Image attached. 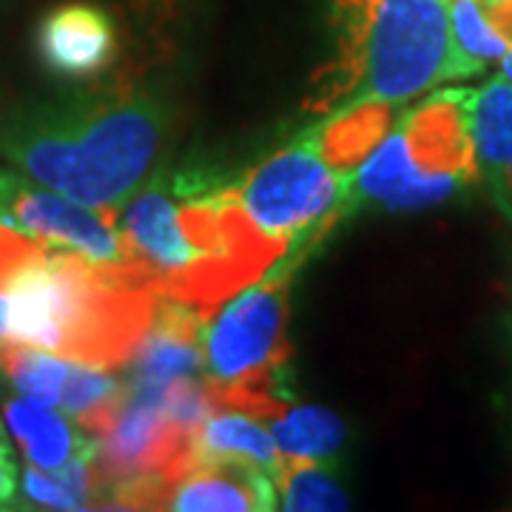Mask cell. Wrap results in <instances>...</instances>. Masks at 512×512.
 Segmentation results:
<instances>
[{"label": "cell", "mask_w": 512, "mask_h": 512, "mask_svg": "<svg viewBox=\"0 0 512 512\" xmlns=\"http://www.w3.org/2000/svg\"><path fill=\"white\" fill-rule=\"evenodd\" d=\"M0 441H9V436L3 433V424H0Z\"/></svg>", "instance_id": "cell-24"}, {"label": "cell", "mask_w": 512, "mask_h": 512, "mask_svg": "<svg viewBox=\"0 0 512 512\" xmlns=\"http://www.w3.org/2000/svg\"><path fill=\"white\" fill-rule=\"evenodd\" d=\"M345 183L348 177L339 174L302 131L291 146L251 168L239 183H231V191L262 234L291 248L305 239L319 242L342 220L339 200Z\"/></svg>", "instance_id": "cell-5"}, {"label": "cell", "mask_w": 512, "mask_h": 512, "mask_svg": "<svg viewBox=\"0 0 512 512\" xmlns=\"http://www.w3.org/2000/svg\"><path fill=\"white\" fill-rule=\"evenodd\" d=\"M69 359L29 345H0V376L15 387L18 396L32 402L60 404V390L69 373Z\"/></svg>", "instance_id": "cell-19"}, {"label": "cell", "mask_w": 512, "mask_h": 512, "mask_svg": "<svg viewBox=\"0 0 512 512\" xmlns=\"http://www.w3.org/2000/svg\"><path fill=\"white\" fill-rule=\"evenodd\" d=\"M18 498V464L12 458V444L0 441V510H12Z\"/></svg>", "instance_id": "cell-21"}, {"label": "cell", "mask_w": 512, "mask_h": 512, "mask_svg": "<svg viewBox=\"0 0 512 512\" xmlns=\"http://www.w3.org/2000/svg\"><path fill=\"white\" fill-rule=\"evenodd\" d=\"M157 299L131 262H97L0 225V345L123 370Z\"/></svg>", "instance_id": "cell-1"}, {"label": "cell", "mask_w": 512, "mask_h": 512, "mask_svg": "<svg viewBox=\"0 0 512 512\" xmlns=\"http://www.w3.org/2000/svg\"><path fill=\"white\" fill-rule=\"evenodd\" d=\"M126 396V382L111 367L72 362L60 390V410L92 439H100L111 427Z\"/></svg>", "instance_id": "cell-16"}, {"label": "cell", "mask_w": 512, "mask_h": 512, "mask_svg": "<svg viewBox=\"0 0 512 512\" xmlns=\"http://www.w3.org/2000/svg\"><path fill=\"white\" fill-rule=\"evenodd\" d=\"M234 458L248 461L256 470L274 481L285 464L279 456L274 433L262 424L259 416L237 407H211L208 416L194 430V461Z\"/></svg>", "instance_id": "cell-13"}, {"label": "cell", "mask_w": 512, "mask_h": 512, "mask_svg": "<svg viewBox=\"0 0 512 512\" xmlns=\"http://www.w3.org/2000/svg\"><path fill=\"white\" fill-rule=\"evenodd\" d=\"M467 126L473 140L478 177L493 185L512 160V83L493 77L467 94Z\"/></svg>", "instance_id": "cell-15"}, {"label": "cell", "mask_w": 512, "mask_h": 512, "mask_svg": "<svg viewBox=\"0 0 512 512\" xmlns=\"http://www.w3.org/2000/svg\"><path fill=\"white\" fill-rule=\"evenodd\" d=\"M274 484L279 487L282 510L322 512L350 507L348 493L339 484L336 473L328 464H319L313 458H285Z\"/></svg>", "instance_id": "cell-18"}, {"label": "cell", "mask_w": 512, "mask_h": 512, "mask_svg": "<svg viewBox=\"0 0 512 512\" xmlns=\"http://www.w3.org/2000/svg\"><path fill=\"white\" fill-rule=\"evenodd\" d=\"M450 26L461 55H467L478 66L501 60L510 49V40L495 29L484 0H450Z\"/></svg>", "instance_id": "cell-20"}, {"label": "cell", "mask_w": 512, "mask_h": 512, "mask_svg": "<svg viewBox=\"0 0 512 512\" xmlns=\"http://www.w3.org/2000/svg\"><path fill=\"white\" fill-rule=\"evenodd\" d=\"M493 194L495 202L501 205V211L512 220V160L507 163V168H504V174L493 183Z\"/></svg>", "instance_id": "cell-22"}, {"label": "cell", "mask_w": 512, "mask_h": 512, "mask_svg": "<svg viewBox=\"0 0 512 512\" xmlns=\"http://www.w3.org/2000/svg\"><path fill=\"white\" fill-rule=\"evenodd\" d=\"M0 225L29 237L52 239L97 262L123 265L117 208H94L29 180L18 168L0 171Z\"/></svg>", "instance_id": "cell-6"}, {"label": "cell", "mask_w": 512, "mask_h": 512, "mask_svg": "<svg viewBox=\"0 0 512 512\" xmlns=\"http://www.w3.org/2000/svg\"><path fill=\"white\" fill-rule=\"evenodd\" d=\"M390 126H393V103L365 100V103L339 106V111H333L322 123L305 128V134L339 174L350 177L353 168L376 148Z\"/></svg>", "instance_id": "cell-14"}, {"label": "cell", "mask_w": 512, "mask_h": 512, "mask_svg": "<svg viewBox=\"0 0 512 512\" xmlns=\"http://www.w3.org/2000/svg\"><path fill=\"white\" fill-rule=\"evenodd\" d=\"M168 111L126 83L12 109L0 154L29 180L94 208H123L163 154Z\"/></svg>", "instance_id": "cell-2"}, {"label": "cell", "mask_w": 512, "mask_h": 512, "mask_svg": "<svg viewBox=\"0 0 512 512\" xmlns=\"http://www.w3.org/2000/svg\"><path fill=\"white\" fill-rule=\"evenodd\" d=\"M501 77H507L512 83V49H507L501 57Z\"/></svg>", "instance_id": "cell-23"}, {"label": "cell", "mask_w": 512, "mask_h": 512, "mask_svg": "<svg viewBox=\"0 0 512 512\" xmlns=\"http://www.w3.org/2000/svg\"><path fill=\"white\" fill-rule=\"evenodd\" d=\"M464 185H470V180L458 174L421 171L410 157L407 137L396 120L393 131H387L365 160L353 168L339 200V214L350 217L365 205H379L387 211L430 208L456 197Z\"/></svg>", "instance_id": "cell-7"}, {"label": "cell", "mask_w": 512, "mask_h": 512, "mask_svg": "<svg viewBox=\"0 0 512 512\" xmlns=\"http://www.w3.org/2000/svg\"><path fill=\"white\" fill-rule=\"evenodd\" d=\"M274 481L248 461L214 458L194 461L185 473L165 481L157 510H274Z\"/></svg>", "instance_id": "cell-9"}, {"label": "cell", "mask_w": 512, "mask_h": 512, "mask_svg": "<svg viewBox=\"0 0 512 512\" xmlns=\"http://www.w3.org/2000/svg\"><path fill=\"white\" fill-rule=\"evenodd\" d=\"M311 248L313 242H293L271 274L245 285L205 319L202 382L214 407H237L271 421L291 404L285 390L288 299L293 274Z\"/></svg>", "instance_id": "cell-4"}, {"label": "cell", "mask_w": 512, "mask_h": 512, "mask_svg": "<svg viewBox=\"0 0 512 512\" xmlns=\"http://www.w3.org/2000/svg\"><path fill=\"white\" fill-rule=\"evenodd\" d=\"M3 413L23 456L37 470H60L77 456L92 453V436H86L57 407L15 396L3 404Z\"/></svg>", "instance_id": "cell-12"}, {"label": "cell", "mask_w": 512, "mask_h": 512, "mask_svg": "<svg viewBox=\"0 0 512 512\" xmlns=\"http://www.w3.org/2000/svg\"><path fill=\"white\" fill-rule=\"evenodd\" d=\"M276 447L285 453V458H313V461H328L345 441V424L336 413L325 407L288 404L279 416L271 419Z\"/></svg>", "instance_id": "cell-17"}, {"label": "cell", "mask_w": 512, "mask_h": 512, "mask_svg": "<svg viewBox=\"0 0 512 512\" xmlns=\"http://www.w3.org/2000/svg\"><path fill=\"white\" fill-rule=\"evenodd\" d=\"M470 89H447L430 94L421 106L399 117L413 163L427 174H458L478 180L476 154L467 126Z\"/></svg>", "instance_id": "cell-8"}, {"label": "cell", "mask_w": 512, "mask_h": 512, "mask_svg": "<svg viewBox=\"0 0 512 512\" xmlns=\"http://www.w3.org/2000/svg\"><path fill=\"white\" fill-rule=\"evenodd\" d=\"M117 52L111 18L92 3L52 9L37 29V55L57 77H92L109 69Z\"/></svg>", "instance_id": "cell-11"}, {"label": "cell", "mask_w": 512, "mask_h": 512, "mask_svg": "<svg viewBox=\"0 0 512 512\" xmlns=\"http://www.w3.org/2000/svg\"><path fill=\"white\" fill-rule=\"evenodd\" d=\"M484 3H487V6H490V3H498V0H484Z\"/></svg>", "instance_id": "cell-25"}, {"label": "cell", "mask_w": 512, "mask_h": 512, "mask_svg": "<svg viewBox=\"0 0 512 512\" xmlns=\"http://www.w3.org/2000/svg\"><path fill=\"white\" fill-rule=\"evenodd\" d=\"M202 319L194 308L174 299H157L154 316L137 350L126 362L128 384H171L197 379L205 365Z\"/></svg>", "instance_id": "cell-10"}, {"label": "cell", "mask_w": 512, "mask_h": 512, "mask_svg": "<svg viewBox=\"0 0 512 512\" xmlns=\"http://www.w3.org/2000/svg\"><path fill=\"white\" fill-rule=\"evenodd\" d=\"M339 60L316 86L311 109L348 103H402L484 66L461 55L450 0H328Z\"/></svg>", "instance_id": "cell-3"}]
</instances>
